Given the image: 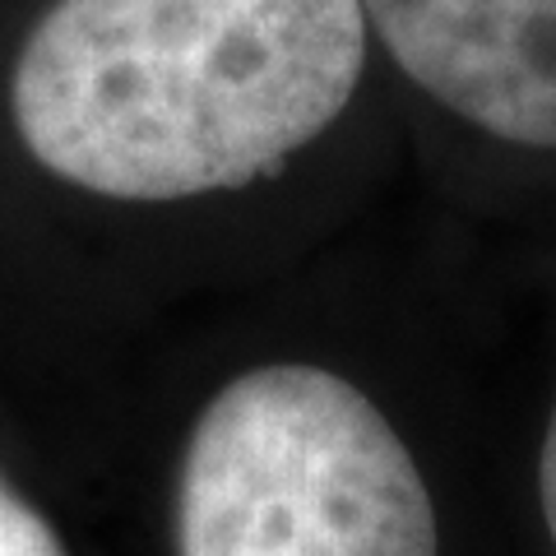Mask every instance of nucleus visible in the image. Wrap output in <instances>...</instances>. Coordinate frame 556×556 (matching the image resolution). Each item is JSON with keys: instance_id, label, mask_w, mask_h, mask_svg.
Masks as SVG:
<instances>
[{"instance_id": "nucleus-1", "label": "nucleus", "mask_w": 556, "mask_h": 556, "mask_svg": "<svg viewBox=\"0 0 556 556\" xmlns=\"http://www.w3.org/2000/svg\"><path fill=\"white\" fill-rule=\"evenodd\" d=\"M362 56V0H61L14 70V126L112 200L237 190L334 126Z\"/></svg>"}, {"instance_id": "nucleus-2", "label": "nucleus", "mask_w": 556, "mask_h": 556, "mask_svg": "<svg viewBox=\"0 0 556 556\" xmlns=\"http://www.w3.org/2000/svg\"><path fill=\"white\" fill-rule=\"evenodd\" d=\"M177 556H441L408 445L343 376L278 362L228 380L190 431Z\"/></svg>"}, {"instance_id": "nucleus-3", "label": "nucleus", "mask_w": 556, "mask_h": 556, "mask_svg": "<svg viewBox=\"0 0 556 556\" xmlns=\"http://www.w3.org/2000/svg\"><path fill=\"white\" fill-rule=\"evenodd\" d=\"M399 70L510 144L556 149V0H362Z\"/></svg>"}, {"instance_id": "nucleus-4", "label": "nucleus", "mask_w": 556, "mask_h": 556, "mask_svg": "<svg viewBox=\"0 0 556 556\" xmlns=\"http://www.w3.org/2000/svg\"><path fill=\"white\" fill-rule=\"evenodd\" d=\"M0 556H65L47 519L0 482Z\"/></svg>"}, {"instance_id": "nucleus-5", "label": "nucleus", "mask_w": 556, "mask_h": 556, "mask_svg": "<svg viewBox=\"0 0 556 556\" xmlns=\"http://www.w3.org/2000/svg\"><path fill=\"white\" fill-rule=\"evenodd\" d=\"M538 486H543V515H547V533L556 543V408H552V427L543 441V468H538Z\"/></svg>"}]
</instances>
